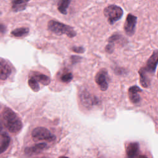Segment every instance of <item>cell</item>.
<instances>
[{"label":"cell","mask_w":158,"mask_h":158,"mask_svg":"<svg viewBox=\"0 0 158 158\" xmlns=\"http://www.w3.org/2000/svg\"><path fill=\"white\" fill-rule=\"evenodd\" d=\"M1 120L7 130L12 133H19L22 128V122L18 115L10 108H5L1 115Z\"/></svg>","instance_id":"cell-1"},{"label":"cell","mask_w":158,"mask_h":158,"mask_svg":"<svg viewBox=\"0 0 158 158\" xmlns=\"http://www.w3.org/2000/svg\"><path fill=\"white\" fill-rule=\"evenodd\" d=\"M48 28L49 30L57 35L65 34L69 38H73L77 35L73 27L53 20L49 21Z\"/></svg>","instance_id":"cell-2"},{"label":"cell","mask_w":158,"mask_h":158,"mask_svg":"<svg viewBox=\"0 0 158 158\" xmlns=\"http://www.w3.org/2000/svg\"><path fill=\"white\" fill-rule=\"evenodd\" d=\"M104 14L107 19L108 22L110 25H113L122 17L123 11L120 6L112 4L104 9Z\"/></svg>","instance_id":"cell-3"},{"label":"cell","mask_w":158,"mask_h":158,"mask_svg":"<svg viewBox=\"0 0 158 158\" xmlns=\"http://www.w3.org/2000/svg\"><path fill=\"white\" fill-rule=\"evenodd\" d=\"M31 136L34 141H47L48 142L55 140L56 136L51 133V131L42 127L35 128L31 133Z\"/></svg>","instance_id":"cell-4"},{"label":"cell","mask_w":158,"mask_h":158,"mask_svg":"<svg viewBox=\"0 0 158 158\" xmlns=\"http://www.w3.org/2000/svg\"><path fill=\"white\" fill-rule=\"evenodd\" d=\"M95 81L101 91H106L109 86V76L106 69H101L95 76Z\"/></svg>","instance_id":"cell-5"},{"label":"cell","mask_w":158,"mask_h":158,"mask_svg":"<svg viewBox=\"0 0 158 158\" xmlns=\"http://www.w3.org/2000/svg\"><path fill=\"white\" fill-rule=\"evenodd\" d=\"M157 64H158V49H156L153 51L152 55L148 59L146 64V66L142 67V69L147 73L152 74L155 72Z\"/></svg>","instance_id":"cell-6"},{"label":"cell","mask_w":158,"mask_h":158,"mask_svg":"<svg viewBox=\"0 0 158 158\" xmlns=\"http://www.w3.org/2000/svg\"><path fill=\"white\" fill-rule=\"evenodd\" d=\"M80 98L82 104L86 107H90L93 105L99 104V100L96 97L92 96L86 90H82L80 93Z\"/></svg>","instance_id":"cell-7"},{"label":"cell","mask_w":158,"mask_h":158,"mask_svg":"<svg viewBox=\"0 0 158 158\" xmlns=\"http://www.w3.org/2000/svg\"><path fill=\"white\" fill-rule=\"evenodd\" d=\"M137 22V17L131 14H128L126 17L124 24V30L126 34L130 36L134 35Z\"/></svg>","instance_id":"cell-8"},{"label":"cell","mask_w":158,"mask_h":158,"mask_svg":"<svg viewBox=\"0 0 158 158\" xmlns=\"http://www.w3.org/2000/svg\"><path fill=\"white\" fill-rule=\"evenodd\" d=\"M12 73V67L9 62L0 57V80H5Z\"/></svg>","instance_id":"cell-9"},{"label":"cell","mask_w":158,"mask_h":158,"mask_svg":"<svg viewBox=\"0 0 158 158\" xmlns=\"http://www.w3.org/2000/svg\"><path fill=\"white\" fill-rule=\"evenodd\" d=\"M127 156L130 158L139 157V146L138 142L128 143L125 147Z\"/></svg>","instance_id":"cell-10"},{"label":"cell","mask_w":158,"mask_h":158,"mask_svg":"<svg viewBox=\"0 0 158 158\" xmlns=\"http://www.w3.org/2000/svg\"><path fill=\"white\" fill-rule=\"evenodd\" d=\"M142 92V89L138 86H132L128 88V93L130 101L133 104H138L141 101L139 93Z\"/></svg>","instance_id":"cell-11"},{"label":"cell","mask_w":158,"mask_h":158,"mask_svg":"<svg viewBox=\"0 0 158 158\" xmlns=\"http://www.w3.org/2000/svg\"><path fill=\"white\" fill-rule=\"evenodd\" d=\"M29 77L33 78L38 83H40L43 85H48L51 82V79L48 76L38 72H31L29 75Z\"/></svg>","instance_id":"cell-12"},{"label":"cell","mask_w":158,"mask_h":158,"mask_svg":"<svg viewBox=\"0 0 158 158\" xmlns=\"http://www.w3.org/2000/svg\"><path fill=\"white\" fill-rule=\"evenodd\" d=\"M46 148L47 144L46 143H38L33 146L26 148L24 152L27 155H33L35 154H38L39 152L44 150Z\"/></svg>","instance_id":"cell-13"},{"label":"cell","mask_w":158,"mask_h":158,"mask_svg":"<svg viewBox=\"0 0 158 158\" xmlns=\"http://www.w3.org/2000/svg\"><path fill=\"white\" fill-rule=\"evenodd\" d=\"M30 0H10L12 10L14 12H20L24 10Z\"/></svg>","instance_id":"cell-14"},{"label":"cell","mask_w":158,"mask_h":158,"mask_svg":"<svg viewBox=\"0 0 158 158\" xmlns=\"http://www.w3.org/2000/svg\"><path fill=\"white\" fill-rule=\"evenodd\" d=\"M138 73L141 85L144 88H148L150 85V78L148 77V73L142 69V67L139 70Z\"/></svg>","instance_id":"cell-15"},{"label":"cell","mask_w":158,"mask_h":158,"mask_svg":"<svg viewBox=\"0 0 158 158\" xmlns=\"http://www.w3.org/2000/svg\"><path fill=\"white\" fill-rule=\"evenodd\" d=\"M10 137L6 133H3L1 135V141L0 143V154L7 149L10 144Z\"/></svg>","instance_id":"cell-16"},{"label":"cell","mask_w":158,"mask_h":158,"mask_svg":"<svg viewBox=\"0 0 158 158\" xmlns=\"http://www.w3.org/2000/svg\"><path fill=\"white\" fill-rule=\"evenodd\" d=\"M71 0H59L57 4V9L62 14L67 13V9L70 4Z\"/></svg>","instance_id":"cell-17"},{"label":"cell","mask_w":158,"mask_h":158,"mask_svg":"<svg viewBox=\"0 0 158 158\" xmlns=\"http://www.w3.org/2000/svg\"><path fill=\"white\" fill-rule=\"evenodd\" d=\"M29 33V29L27 27L17 28L12 30L10 33L11 35L15 37H22L27 35Z\"/></svg>","instance_id":"cell-18"},{"label":"cell","mask_w":158,"mask_h":158,"mask_svg":"<svg viewBox=\"0 0 158 158\" xmlns=\"http://www.w3.org/2000/svg\"><path fill=\"white\" fill-rule=\"evenodd\" d=\"M125 38L122 36V35L118 33H115L112 34L108 39V43H111L114 45H115V43H119L121 42H124Z\"/></svg>","instance_id":"cell-19"},{"label":"cell","mask_w":158,"mask_h":158,"mask_svg":"<svg viewBox=\"0 0 158 158\" xmlns=\"http://www.w3.org/2000/svg\"><path fill=\"white\" fill-rule=\"evenodd\" d=\"M28 86L30 88L35 92H37L40 90V85L38 84V82L34 79L33 78L29 77V79L28 80Z\"/></svg>","instance_id":"cell-20"},{"label":"cell","mask_w":158,"mask_h":158,"mask_svg":"<svg viewBox=\"0 0 158 158\" xmlns=\"http://www.w3.org/2000/svg\"><path fill=\"white\" fill-rule=\"evenodd\" d=\"M73 79V75L70 72H67L64 73L61 77L60 80L64 83H69Z\"/></svg>","instance_id":"cell-21"},{"label":"cell","mask_w":158,"mask_h":158,"mask_svg":"<svg viewBox=\"0 0 158 158\" xmlns=\"http://www.w3.org/2000/svg\"><path fill=\"white\" fill-rule=\"evenodd\" d=\"M71 49L74 52L78 53V54H81L85 52V49L82 46H73L71 48Z\"/></svg>","instance_id":"cell-22"},{"label":"cell","mask_w":158,"mask_h":158,"mask_svg":"<svg viewBox=\"0 0 158 158\" xmlns=\"http://www.w3.org/2000/svg\"><path fill=\"white\" fill-rule=\"evenodd\" d=\"M114 45L111 43H108V44L106 45V46L105 48L106 51L109 54L112 53L114 51Z\"/></svg>","instance_id":"cell-23"},{"label":"cell","mask_w":158,"mask_h":158,"mask_svg":"<svg viewBox=\"0 0 158 158\" xmlns=\"http://www.w3.org/2000/svg\"><path fill=\"white\" fill-rule=\"evenodd\" d=\"M70 59H71V60H72V62L73 64H77L81 60V57L78 56H72L70 57Z\"/></svg>","instance_id":"cell-24"},{"label":"cell","mask_w":158,"mask_h":158,"mask_svg":"<svg viewBox=\"0 0 158 158\" xmlns=\"http://www.w3.org/2000/svg\"><path fill=\"white\" fill-rule=\"evenodd\" d=\"M115 73L117 75H121L124 73V69H121V68H117L115 69Z\"/></svg>","instance_id":"cell-25"},{"label":"cell","mask_w":158,"mask_h":158,"mask_svg":"<svg viewBox=\"0 0 158 158\" xmlns=\"http://www.w3.org/2000/svg\"><path fill=\"white\" fill-rule=\"evenodd\" d=\"M6 30H7L6 27L3 24L0 23V33H4L6 31Z\"/></svg>","instance_id":"cell-26"},{"label":"cell","mask_w":158,"mask_h":158,"mask_svg":"<svg viewBox=\"0 0 158 158\" xmlns=\"http://www.w3.org/2000/svg\"><path fill=\"white\" fill-rule=\"evenodd\" d=\"M2 124L0 123V136H1V135L2 134Z\"/></svg>","instance_id":"cell-27"},{"label":"cell","mask_w":158,"mask_h":158,"mask_svg":"<svg viewBox=\"0 0 158 158\" xmlns=\"http://www.w3.org/2000/svg\"><path fill=\"white\" fill-rule=\"evenodd\" d=\"M157 77H158V73H157Z\"/></svg>","instance_id":"cell-28"}]
</instances>
